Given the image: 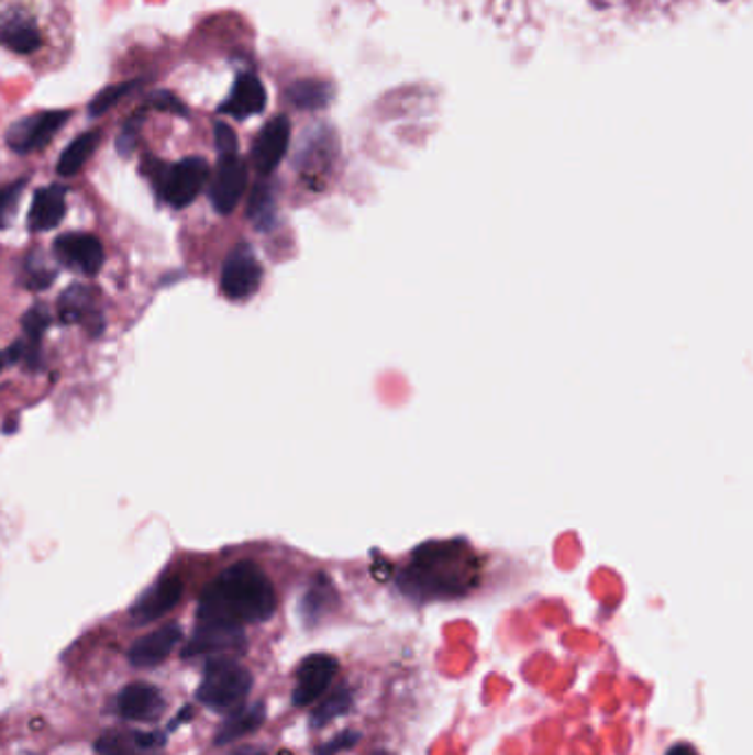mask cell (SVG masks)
Returning a JSON list of instances; mask_svg holds the SVG:
<instances>
[{
    "mask_svg": "<svg viewBox=\"0 0 753 755\" xmlns=\"http://www.w3.org/2000/svg\"><path fill=\"white\" fill-rule=\"evenodd\" d=\"M277 610V592L268 575L253 562H239L225 568L199 599V621L243 628L264 623Z\"/></svg>",
    "mask_w": 753,
    "mask_h": 755,
    "instance_id": "cell-1",
    "label": "cell"
},
{
    "mask_svg": "<svg viewBox=\"0 0 753 755\" xmlns=\"http://www.w3.org/2000/svg\"><path fill=\"white\" fill-rule=\"evenodd\" d=\"M477 579V562L462 540L422 544L407 570L402 590L418 599H455L466 595Z\"/></svg>",
    "mask_w": 753,
    "mask_h": 755,
    "instance_id": "cell-2",
    "label": "cell"
},
{
    "mask_svg": "<svg viewBox=\"0 0 753 755\" xmlns=\"http://www.w3.org/2000/svg\"><path fill=\"white\" fill-rule=\"evenodd\" d=\"M142 173L153 181L168 206L186 208L203 190L210 177V166L203 157H186L173 166L148 157L142 164Z\"/></svg>",
    "mask_w": 753,
    "mask_h": 755,
    "instance_id": "cell-3",
    "label": "cell"
},
{
    "mask_svg": "<svg viewBox=\"0 0 753 755\" xmlns=\"http://www.w3.org/2000/svg\"><path fill=\"white\" fill-rule=\"evenodd\" d=\"M250 689H253V674L232 658L223 656L208 663L197 689V698L214 711H230L241 707Z\"/></svg>",
    "mask_w": 753,
    "mask_h": 755,
    "instance_id": "cell-4",
    "label": "cell"
},
{
    "mask_svg": "<svg viewBox=\"0 0 753 755\" xmlns=\"http://www.w3.org/2000/svg\"><path fill=\"white\" fill-rule=\"evenodd\" d=\"M71 113H74L71 109H54V111H41L23 120H16L8 129L5 142L19 155L36 153L54 140V135L69 122Z\"/></svg>",
    "mask_w": 753,
    "mask_h": 755,
    "instance_id": "cell-5",
    "label": "cell"
},
{
    "mask_svg": "<svg viewBox=\"0 0 753 755\" xmlns=\"http://www.w3.org/2000/svg\"><path fill=\"white\" fill-rule=\"evenodd\" d=\"M264 279V268L247 243L230 249L221 270V292L230 301H243L257 295Z\"/></svg>",
    "mask_w": 753,
    "mask_h": 755,
    "instance_id": "cell-6",
    "label": "cell"
},
{
    "mask_svg": "<svg viewBox=\"0 0 753 755\" xmlns=\"http://www.w3.org/2000/svg\"><path fill=\"white\" fill-rule=\"evenodd\" d=\"M56 259L80 275L96 277L104 266V247L98 236L89 232H67L54 241Z\"/></svg>",
    "mask_w": 753,
    "mask_h": 755,
    "instance_id": "cell-7",
    "label": "cell"
},
{
    "mask_svg": "<svg viewBox=\"0 0 753 755\" xmlns=\"http://www.w3.org/2000/svg\"><path fill=\"white\" fill-rule=\"evenodd\" d=\"M247 186V166L239 155L219 157L210 184V203L219 214H230Z\"/></svg>",
    "mask_w": 753,
    "mask_h": 755,
    "instance_id": "cell-8",
    "label": "cell"
},
{
    "mask_svg": "<svg viewBox=\"0 0 753 755\" xmlns=\"http://www.w3.org/2000/svg\"><path fill=\"white\" fill-rule=\"evenodd\" d=\"M245 649V634L243 628L199 621L195 628L188 645L184 647L181 656L192 658L201 654H228V652H243Z\"/></svg>",
    "mask_w": 753,
    "mask_h": 755,
    "instance_id": "cell-9",
    "label": "cell"
},
{
    "mask_svg": "<svg viewBox=\"0 0 753 755\" xmlns=\"http://www.w3.org/2000/svg\"><path fill=\"white\" fill-rule=\"evenodd\" d=\"M339 669V663L330 654H312L297 669V687L292 702L297 707H308L323 696Z\"/></svg>",
    "mask_w": 753,
    "mask_h": 755,
    "instance_id": "cell-10",
    "label": "cell"
},
{
    "mask_svg": "<svg viewBox=\"0 0 753 755\" xmlns=\"http://www.w3.org/2000/svg\"><path fill=\"white\" fill-rule=\"evenodd\" d=\"M290 120L286 115L273 118L255 140L253 146V164L259 175H273L277 166L284 162L288 146H290Z\"/></svg>",
    "mask_w": 753,
    "mask_h": 755,
    "instance_id": "cell-11",
    "label": "cell"
},
{
    "mask_svg": "<svg viewBox=\"0 0 753 755\" xmlns=\"http://www.w3.org/2000/svg\"><path fill=\"white\" fill-rule=\"evenodd\" d=\"M268 104V93L264 82L255 76V74H239L230 96L219 104V113L221 115H230L234 120H245V118H253L266 111Z\"/></svg>",
    "mask_w": 753,
    "mask_h": 755,
    "instance_id": "cell-12",
    "label": "cell"
},
{
    "mask_svg": "<svg viewBox=\"0 0 753 755\" xmlns=\"http://www.w3.org/2000/svg\"><path fill=\"white\" fill-rule=\"evenodd\" d=\"M164 744V733L118 729L100 735L96 751L100 755H162Z\"/></svg>",
    "mask_w": 753,
    "mask_h": 755,
    "instance_id": "cell-13",
    "label": "cell"
},
{
    "mask_svg": "<svg viewBox=\"0 0 753 755\" xmlns=\"http://www.w3.org/2000/svg\"><path fill=\"white\" fill-rule=\"evenodd\" d=\"M184 595V584L177 577H164L155 586H151L131 608V617L135 623H151L170 612Z\"/></svg>",
    "mask_w": 753,
    "mask_h": 755,
    "instance_id": "cell-14",
    "label": "cell"
},
{
    "mask_svg": "<svg viewBox=\"0 0 753 755\" xmlns=\"http://www.w3.org/2000/svg\"><path fill=\"white\" fill-rule=\"evenodd\" d=\"M0 45L19 56H34L43 47V32L32 16L12 12L0 19Z\"/></svg>",
    "mask_w": 753,
    "mask_h": 755,
    "instance_id": "cell-15",
    "label": "cell"
},
{
    "mask_svg": "<svg viewBox=\"0 0 753 755\" xmlns=\"http://www.w3.org/2000/svg\"><path fill=\"white\" fill-rule=\"evenodd\" d=\"M181 641V628L177 623H168L142 639H137L129 649V660L135 667H155L168 658L175 645Z\"/></svg>",
    "mask_w": 753,
    "mask_h": 755,
    "instance_id": "cell-16",
    "label": "cell"
},
{
    "mask_svg": "<svg viewBox=\"0 0 753 755\" xmlns=\"http://www.w3.org/2000/svg\"><path fill=\"white\" fill-rule=\"evenodd\" d=\"M65 197H67L65 186L52 184V186L38 188L32 201V210H30V227L34 232H47L60 225L67 212Z\"/></svg>",
    "mask_w": 753,
    "mask_h": 755,
    "instance_id": "cell-17",
    "label": "cell"
},
{
    "mask_svg": "<svg viewBox=\"0 0 753 755\" xmlns=\"http://www.w3.org/2000/svg\"><path fill=\"white\" fill-rule=\"evenodd\" d=\"M118 711L126 720H155L164 711V698L153 685L135 682L120 691Z\"/></svg>",
    "mask_w": 753,
    "mask_h": 755,
    "instance_id": "cell-18",
    "label": "cell"
},
{
    "mask_svg": "<svg viewBox=\"0 0 753 755\" xmlns=\"http://www.w3.org/2000/svg\"><path fill=\"white\" fill-rule=\"evenodd\" d=\"M266 720V707L264 702H257V704H247V707H241L236 709L219 729V733L214 735V742L217 744H228L236 737H243L247 733H253L257 731Z\"/></svg>",
    "mask_w": 753,
    "mask_h": 755,
    "instance_id": "cell-19",
    "label": "cell"
},
{
    "mask_svg": "<svg viewBox=\"0 0 753 755\" xmlns=\"http://www.w3.org/2000/svg\"><path fill=\"white\" fill-rule=\"evenodd\" d=\"M102 140V133L100 131H87L82 135H78L60 155L58 159V175L60 177H74L82 170V166L87 164V159L96 153L98 144Z\"/></svg>",
    "mask_w": 753,
    "mask_h": 755,
    "instance_id": "cell-20",
    "label": "cell"
},
{
    "mask_svg": "<svg viewBox=\"0 0 753 755\" xmlns=\"http://www.w3.org/2000/svg\"><path fill=\"white\" fill-rule=\"evenodd\" d=\"M288 102L301 111H321L332 100V85L323 80H299L286 91Z\"/></svg>",
    "mask_w": 753,
    "mask_h": 755,
    "instance_id": "cell-21",
    "label": "cell"
},
{
    "mask_svg": "<svg viewBox=\"0 0 753 755\" xmlns=\"http://www.w3.org/2000/svg\"><path fill=\"white\" fill-rule=\"evenodd\" d=\"M247 216L259 230H268L275 225V192L273 186L262 181L255 186L247 203Z\"/></svg>",
    "mask_w": 753,
    "mask_h": 755,
    "instance_id": "cell-22",
    "label": "cell"
},
{
    "mask_svg": "<svg viewBox=\"0 0 753 755\" xmlns=\"http://www.w3.org/2000/svg\"><path fill=\"white\" fill-rule=\"evenodd\" d=\"M91 308V295L82 286H71L58 301V317L65 325L78 323L85 319V314Z\"/></svg>",
    "mask_w": 753,
    "mask_h": 755,
    "instance_id": "cell-23",
    "label": "cell"
},
{
    "mask_svg": "<svg viewBox=\"0 0 753 755\" xmlns=\"http://www.w3.org/2000/svg\"><path fill=\"white\" fill-rule=\"evenodd\" d=\"M144 80L137 78V80H129V82H118V85H111V87H104L102 91H98L93 96V100L89 102V115L91 118H100L104 115L109 109H113L124 96H129L131 91H135Z\"/></svg>",
    "mask_w": 753,
    "mask_h": 755,
    "instance_id": "cell-24",
    "label": "cell"
},
{
    "mask_svg": "<svg viewBox=\"0 0 753 755\" xmlns=\"http://www.w3.org/2000/svg\"><path fill=\"white\" fill-rule=\"evenodd\" d=\"M23 273H25L23 275V286L34 290V292L47 290L56 281V270L45 266V262L38 257V252H34V255L25 262V270Z\"/></svg>",
    "mask_w": 753,
    "mask_h": 755,
    "instance_id": "cell-25",
    "label": "cell"
},
{
    "mask_svg": "<svg viewBox=\"0 0 753 755\" xmlns=\"http://www.w3.org/2000/svg\"><path fill=\"white\" fill-rule=\"evenodd\" d=\"M350 707H352V696H350V691H347V689H339V691H334L323 704L317 707V711L312 713V724H314V726H323L325 722H330V720H334V718L347 713Z\"/></svg>",
    "mask_w": 753,
    "mask_h": 755,
    "instance_id": "cell-26",
    "label": "cell"
},
{
    "mask_svg": "<svg viewBox=\"0 0 753 755\" xmlns=\"http://www.w3.org/2000/svg\"><path fill=\"white\" fill-rule=\"evenodd\" d=\"M49 325H52V314L43 306H34L23 317L25 341H30L34 345H43V336L49 330Z\"/></svg>",
    "mask_w": 753,
    "mask_h": 755,
    "instance_id": "cell-27",
    "label": "cell"
},
{
    "mask_svg": "<svg viewBox=\"0 0 753 755\" xmlns=\"http://www.w3.org/2000/svg\"><path fill=\"white\" fill-rule=\"evenodd\" d=\"M148 111H151V109L144 104V107L137 109V111L126 120V124L122 126V131H120V135H118V142H115L118 153H120L122 157H129V155L135 151L137 137H140V126H142V122H144V118H146Z\"/></svg>",
    "mask_w": 753,
    "mask_h": 755,
    "instance_id": "cell-28",
    "label": "cell"
},
{
    "mask_svg": "<svg viewBox=\"0 0 753 755\" xmlns=\"http://www.w3.org/2000/svg\"><path fill=\"white\" fill-rule=\"evenodd\" d=\"M25 186H27V177L16 179V181H12L5 188H0V230L10 225V219L16 212V206L21 201V197H23Z\"/></svg>",
    "mask_w": 753,
    "mask_h": 755,
    "instance_id": "cell-29",
    "label": "cell"
},
{
    "mask_svg": "<svg viewBox=\"0 0 753 755\" xmlns=\"http://www.w3.org/2000/svg\"><path fill=\"white\" fill-rule=\"evenodd\" d=\"M146 107L155 109V111H166V113H173V115H181V118L188 115V107L170 91H155V93H151L148 100H146Z\"/></svg>",
    "mask_w": 753,
    "mask_h": 755,
    "instance_id": "cell-30",
    "label": "cell"
},
{
    "mask_svg": "<svg viewBox=\"0 0 753 755\" xmlns=\"http://www.w3.org/2000/svg\"><path fill=\"white\" fill-rule=\"evenodd\" d=\"M321 584L323 586L317 584L314 588H310V592H308V597L303 601V614L308 619H317L323 612L321 606H328L325 599H330V595H332V584H328L325 579H321Z\"/></svg>",
    "mask_w": 753,
    "mask_h": 755,
    "instance_id": "cell-31",
    "label": "cell"
},
{
    "mask_svg": "<svg viewBox=\"0 0 753 755\" xmlns=\"http://www.w3.org/2000/svg\"><path fill=\"white\" fill-rule=\"evenodd\" d=\"M214 146H217L219 157L236 155V146H239L236 144V133L225 122H217L214 124Z\"/></svg>",
    "mask_w": 753,
    "mask_h": 755,
    "instance_id": "cell-32",
    "label": "cell"
},
{
    "mask_svg": "<svg viewBox=\"0 0 753 755\" xmlns=\"http://www.w3.org/2000/svg\"><path fill=\"white\" fill-rule=\"evenodd\" d=\"M356 737H358V733H343V735H339L334 742H330L328 746L319 748V755H332V753H336L339 748H345V746L354 744Z\"/></svg>",
    "mask_w": 753,
    "mask_h": 755,
    "instance_id": "cell-33",
    "label": "cell"
},
{
    "mask_svg": "<svg viewBox=\"0 0 753 755\" xmlns=\"http://www.w3.org/2000/svg\"><path fill=\"white\" fill-rule=\"evenodd\" d=\"M665 755H696V751H694V746L691 744H687V742H678V744H674Z\"/></svg>",
    "mask_w": 753,
    "mask_h": 755,
    "instance_id": "cell-34",
    "label": "cell"
},
{
    "mask_svg": "<svg viewBox=\"0 0 753 755\" xmlns=\"http://www.w3.org/2000/svg\"><path fill=\"white\" fill-rule=\"evenodd\" d=\"M5 367H10V363H8V354H5L3 349H0V371H3Z\"/></svg>",
    "mask_w": 753,
    "mask_h": 755,
    "instance_id": "cell-35",
    "label": "cell"
}]
</instances>
